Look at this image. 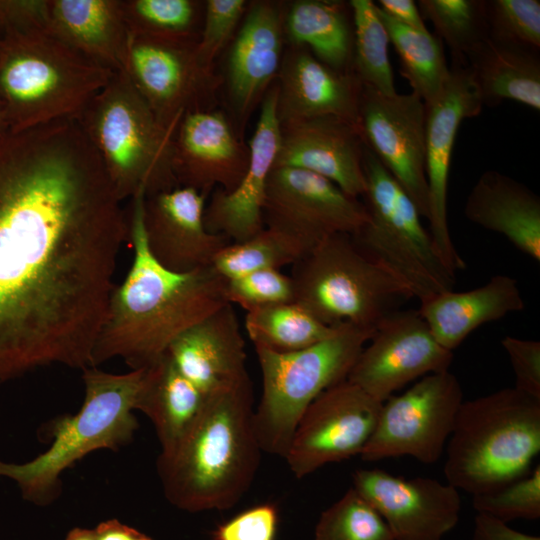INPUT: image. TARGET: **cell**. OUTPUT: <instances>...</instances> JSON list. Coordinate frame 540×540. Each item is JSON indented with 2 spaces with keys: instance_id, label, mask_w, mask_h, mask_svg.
Returning a JSON list of instances; mask_svg holds the SVG:
<instances>
[{
  "instance_id": "44dd1931",
  "label": "cell",
  "mask_w": 540,
  "mask_h": 540,
  "mask_svg": "<svg viewBox=\"0 0 540 540\" xmlns=\"http://www.w3.org/2000/svg\"><path fill=\"white\" fill-rule=\"evenodd\" d=\"M249 148L237 137L223 111L187 112L174 140V174L178 185L208 195L216 187L236 188L249 165Z\"/></svg>"
},
{
  "instance_id": "8fae6325",
  "label": "cell",
  "mask_w": 540,
  "mask_h": 540,
  "mask_svg": "<svg viewBox=\"0 0 540 540\" xmlns=\"http://www.w3.org/2000/svg\"><path fill=\"white\" fill-rule=\"evenodd\" d=\"M463 391L448 371L423 376L407 391L382 403L375 430L362 450L364 461L411 456L425 464L443 454Z\"/></svg>"
},
{
  "instance_id": "f35d334b",
  "label": "cell",
  "mask_w": 540,
  "mask_h": 540,
  "mask_svg": "<svg viewBox=\"0 0 540 540\" xmlns=\"http://www.w3.org/2000/svg\"><path fill=\"white\" fill-rule=\"evenodd\" d=\"M485 15L491 40L539 51V0L485 1Z\"/></svg>"
},
{
  "instance_id": "5b68a950",
  "label": "cell",
  "mask_w": 540,
  "mask_h": 540,
  "mask_svg": "<svg viewBox=\"0 0 540 540\" xmlns=\"http://www.w3.org/2000/svg\"><path fill=\"white\" fill-rule=\"evenodd\" d=\"M540 452V399L516 388L463 401L447 441V483L472 496L530 473Z\"/></svg>"
},
{
  "instance_id": "9c48e42d",
  "label": "cell",
  "mask_w": 540,
  "mask_h": 540,
  "mask_svg": "<svg viewBox=\"0 0 540 540\" xmlns=\"http://www.w3.org/2000/svg\"><path fill=\"white\" fill-rule=\"evenodd\" d=\"M374 332L342 324L332 336L298 351L255 349L262 394L254 428L262 451L284 458L307 407L322 392L347 380Z\"/></svg>"
},
{
  "instance_id": "7dc6e473",
  "label": "cell",
  "mask_w": 540,
  "mask_h": 540,
  "mask_svg": "<svg viewBox=\"0 0 540 540\" xmlns=\"http://www.w3.org/2000/svg\"><path fill=\"white\" fill-rule=\"evenodd\" d=\"M97 540H152L147 535L112 519L94 529Z\"/></svg>"
},
{
  "instance_id": "ab89813d",
  "label": "cell",
  "mask_w": 540,
  "mask_h": 540,
  "mask_svg": "<svg viewBox=\"0 0 540 540\" xmlns=\"http://www.w3.org/2000/svg\"><path fill=\"white\" fill-rule=\"evenodd\" d=\"M472 505L477 513L486 514L504 523L516 519H539L540 465L525 477L497 490L473 495Z\"/></svg>"
},
{
  "instance_id": "ac0fdd59",
  "label": "cell",
  "mask_w": 540,
  "mask_h": 540,
  "mask_svg": "<svg viewBox=\"0 0 540 540\" xmlns=\"http://www.w3.org/2000/svg\"><path fill=\"white\" fill-rule=\"evenodd\" d=\"M352 487L380 513L394 540H442L459 521L460 495L449 483L374 468L356 470Z\"/></svg>"
},
{
  "instance_id": "d6a6232c",
  "label": "cell",
  "mask_w": 540,
  "mask_h": 540,
  "mask_svg": "<svg viewBox=\"0 0 540 540\" xmlns=\"http://www.w3.org/2000/svg\"><path fill=\"white\" fill-rule=\"evenodd\" d=\"M330 327L296 302L278 303L247 312L245 329L255 349L289 353L312 346L332 336Z\"/></svg>"
},
{
  "instance_id": "4fadbf2b",
  "label": "cell",
  "mask_w": 540,
  "mask_h": 540,
  "mask_svg": "<svg viewBox=\"0 0 540 540\" xmlns=\"http://www.w3.org/2000/svg\"><path fill=\"white\" fill-rule=\"evenodd\" d=\"M367 220L364 203L327 178L298 168L271 170L263 205L264 226L288 236L306 254L332 235H354Z\"/></svg>"
},
{
  "instance_id": "ee69618b",
  "label": "cell",
  "mask_w": 540,
  "mask_h": 540,
  "mask_svg": "<svg viewBox=\"0 0 540 540\" xmlns=\"http://www.w3.org/2000/svg\"><path fill=\"white\" fill-rule=\"evenodd\" d=\"M501 345L515 374L514 388L540 399V342L506 336Z\"/></svg>"
},
{
  "instance_id": "5bb4252c",
  "label": "cell",
  "mask_w": 540,
  "mask_h": 540,
  "mask_svg": "<svg viewBox=\"0 0 540 540\" xmlns=\"http://www.w3.org/2000/svg\"><path fill=\"white\" fill-rule=\"evenodd\" d=\"M381 407L348 380L322 392L301 416L284 456L293 475L303 478L326 464L360 455Z\"/></svg>"
},
{
  "instance_id": "4dcf8cb0",
  "label": "cell",
  "mask_w": 540,
  "mask_h": 540,
  "mask_svg": "<svg viewBox=\"0 0 540 540\" xmlns=\"http://www.w3.org/2000/svg\"><path fill=\"white\" fill-rule=\"evenodd\" d=\"M349 3L298 0L284 18V32L292 45L304 46L329 67L353 73V25Z\"/></svg>"
},
{
  "instance_id": "2e32d148",
  "label": "cell",
  "mask_w": 540,
  "mask_h": 540,
  "mask_svg": "<svg viewBox=\"0 0 540 540\" xmlns=\"http://www.w3.org/2000/svg\"><path fill=\"white\" fill-rule=\"evenodd\" d=\"M359 127L365 145L427 219L426 108L422 99L413 92L387 96L363 85Z\"/></svg>"
},
{
  "instance_id": "60d3db41",
  "label": "cell",
  "mask_w": 540,
  "mask_h": 540,
  "mask_svg": "<svg viewBox=\"0 0 540 540\" xmlns=\"http://www.w3.org/2000/svg\"><path fill=\"white\" fill-rule=\"evenodd\" d=\"M225 292L229 303L247 312L294 299L292 279L279 269L258 270L226 280Z\"/></svg>"
},
{
  "instance_id": "e575fe53",
  "label": "cell",
  "mask_w": 540,
  "mask_h": 540,
  "mask_svg": "<svg viewBox=\"0 0 540 540\" xmlns=\"http://www.w3.org/2000/svg\"><path fill=\"white\" fill-rule=\"evenodd\" d=\"M129 33L198 40L204 4L195 0H120Z\"/></svg>"
},
{
  "instance_id": "e0dca14e",
  "label": "cell",
  "mask_w": 540,
  "mask_h": 540,
  "mask_svg": "<svg viewBox=\"0 0 540 540\" xmlns=\"http://www.w3.org/2000/svg\"><path fill=\"white\" fill-rule=\"evenodd\" d=\"M368 342L347 380L381 403L419 377L448 371L453 360L418 310L392 312Z\"/></svg>"
},
{
  "instance_id": "f546056e",
  "label": "cell",
  "mask_w": 540,
  "mask_h": 540,
  "mask_svg": "<svg viewBox=\"0 0 540 540\" xmlns=\"http://www.w3.org/2000/svg\"><path fill=\"white\" fill-rule=\"evenodd\" d=\"M205 396L176 367L165 353L145 368L136 410L153 423L161 453H170L196 416Z\"/></svg>"
},
{
  "instance_id": "f1b7e54d",
  "label": "cell",
  "mask_w": 540,
  "mask_h": 540,
  "mask_svg": "<svg viewBox=\"0 0 540 540\" xmlns=\"http://www.w3.org/2000/svg\"><path fill=\"white\" fill-rule=\"evenodd\" d=\"M465 59L483 105L495 107L510 100L540 110L539 51L487 37Z\"/></svg>"
},
{
  "instance_id": "74e56055",
  "label": "cell",
  "mask_w": 540,
  "mask_h": 540,
  "mask_svg": "<svg viewBox=\"0 0 540 540\" xmlns=\"http://www.w3.org/2000/svg\"><path fill=\"white\" fill-rule=\"evenodd\" d=\"M315 540H394L380 513L353 487L320 515Z\"/></svg>"
},
{
  "instance_id": "277c9868",
  "label": "cell",
  "mask_w": 540,
  "mask_h": 540,
  "mask_svg": "<svg viewBox=\"0 0 540 540\" xmlns=\"http://www.w3.org/2000/svg\"><path fill=\"white\" fill-rule=\"evenodd\" d=\"M114 73L57 38L47 16L0 25V100L12 131L76 119Z\"/></svg>"
},
{
  "instance_id": "b9f144b4",
  "label": "cell",
  "mask_w": 540,
  "mask_h": 540,
  "mask_svg": "<svg viewBox=\"0 0 540 540\" xmlns=\"http://www.w3.org/2000/svg\"><path fill=\"white\" fill-rule=\"evenodd\" d=\"M245 0H207L196 51L201 64L213 69L215 58L232 38L247 9Z\"/></svg>"
},
{
  "instance_id": "9a60e30c",
  "label": "cell",
  "mask_w": 540,
  "mask_h": 540,
  "mask_svg": "<svg viewBox=\"0 0 540 540\" xmlns=\"http://www.w3.org/2000/svg\"><path fill=\"white\" fill-rule=\"evenodd\" d=\"M481 101L465 57L453 55L449 78L426 108L425 169L429 197V234L442 264L456 276L466 264L452 242L447 194L453 147L461 123L481 113Z\"/></svg>"
},
{
  "instance_id": "7bdbcfd3",
  "label": "cell",
  "mask_w": 540,
  "mask_h": 540,
  "mask_svg": "<svg viewBox=\"0 0 540 540\" xmlns=\"http://www.w3.org/2000/svg\"><path fill=\"white\" fill-rule=\"evenodd\" d=\"M277 527V507L272 503L260 504L221 524L214 540H275Z\"/></svg>"
},
{
  "instance_id": "603a6c76",
  "label": "cell",
  "mask_w": 540,
  "mask_h": 540,
  "mask_svg": "<svg viewBox=\"0 0 540 540\" xmlns=\"http://www.w3.org/2000/svg\"><path fill=\"white\" fill-rule=\"evenodd\" d=\"M284 18L279 3L253 2L231 46L226 85L232 110L241 126L278 76L283 58Z\"/></svg>"
},
{
  "instance_id": "ffe728a7",
  "label": "cell",
  "mask_w": 540,
  "mask_h": 540,
  "mask_svg": "<svg viewBox=\"0 0 540 540\" xmlns=\"http://www.w3.org/2000/svg\"><path fill=\"white\" fill-rule=\"evenodd\" d=\"M364 148L360 129L343 119L322 116L286 121L280 123V142L273 168L313 172L358 198L366 190Z\"/></svg>"
},
{
  "instance_id": "7a4b0ae2",
  "label": "cell",
  "mask_w": 540,
  "mask_h": 540,
  "mask_svg": "<svg viewBox=\"0 0 540 540\" xmlns=\"http://www.w3.org/2000/svg\"><path fill=\"white\" fill-rule=\"evenodd\" d=\"M145 198L131 199L127 220L133 262L112 289L90 367L115 357L132 370L149 367L178 336L229 303L226 279L212 266L176 273L152 257L143 228Z\"/></svg>"
},
{
  "instance_id": "bcb514c9",
  "label": "cell",
  "mask_w": 540,
  "mask_h": 540,
  "mask_svg": "<svg viewBox=\"0 0 540 540\" xmlns=\"http://www.w3.org/2000/svg\"><path fill=\"white\" fill-rule=\"evenodd\" d=\"M376 5L396 22L418 31H428L418 5L413 0H379Z\"/></svg>"
},
{
  "instance_id": "f6af8a7d",
  "label": "cell",
  "mask_w": 540,
  "mask_h": 540,
  "mask_svg": "<svg viewBox=\"0 0 540 540\" xmlns=\"http://www.w3.org/2000/svg\"><path fill=\"white\" fill-rule=\"evenodd\" d=\"M472 540H540V537L519 532L496 518L477 513Z\"/></svg>"
},
{
  "instance_id": "ba28073f",
  "label": "cell",
  "mask_w": 540,
  "mask_h": 540,
  "mask_svg": "<svg viewBox=\"0 0 540 540\" xmlns=\"http://www.w3.org/2000/svg\"><path fill=\"white\" fill-rule=\"evenodd\" d=\"M296 302L321 323L375 331L413 298L407 287L364 254L349 234H335L293 264Z\"/></svg>"
},
{
  "instance_id": "d6986e66",
  "label": "cell",
  "mask_w": 540,
  "mask_h": 540,
  "mask_svg": "<svg viewBox=\"0 0 540 540\" xmlns=\"http://www.w3.org/2000/svg\"><path fill=\"white\" fill-rule=\"evenodd\" d=\"M207 195L177 187L145 198L143 228L147 248L164 268L188 273L212 266L216 255L232 243L209 232L204 224Z\"/></svg>"
},
{
  "instance_id": "cb8c5ba5",
  "label": "cell",
  "mask_w": 540,
  "mask_h": 540,
  "mask_svg": "<svg viewBox=\"0 0 540 540\" xmlns=\"http://www.w3.org/2000/svg\"><path fill=\"white\" fill-rule=\"evenodd\" d=\"M279 122L334 116L359 127L362 83L354 73L334 70L304 47L283 54L278 73ZM361 132V131H360Z\"/></svg>"
},
{
  "instance_id": "836d02e7",
  "label": "cell",
  "mask_w": 540,
  "mask_h": 540,
  "mask_svg": "<svg viewBox=\"0 0 540 540\" xmlns=\"http://www.w3.org/2000/svg\"><path fill=\"white\" fill-rule=\"evenodd\" d=\"M348 3L354 34L352 71L362 85L392 96L397 92L388 57L390 39L378 7L371 0Z\"/></svg>"
},
{
  "instance_id": "8d00e7d4",
  "label": "cell",
  "mask_w": 540,
  "mask_h": 540,
  "mask_svg": "<svg viewBox=\"0 0 540 540\" xmlns=\"http://www.w3.org/2000/svg\"><path fill=\"white\" fill-rule=\"evenodd\" d=\"M417 5L455 56L465 57L488 37L483 0H420Z\"/></svg>"
},
{
  "instance_id": "30bf717a",
  "label": "cell",
  "mask_w": 540,
  "mask_h": 540,
  "mask_svg": "<svg viewBox=\"0 0 540 540\" xmlns=\"http://www.w3.org/2000/svg\"><path fill=\"white\" fill-rule=\"evenodd\" d=\"M363 168L368 220L351 235L356 245L420 302L453 290L456 276L438 258L416 205L366 145Z\"/></svg>"
},
{
  "instance_id": "6da1fadb",
  "label": "cell",
  "mask_w": 540,
  "mask_h": 540,
  "mask_svg": "<svg viewBox=\"0 0 540 540\" xmlns=\"http://www.w3.org/2000/svg\"><path fill=\"white\" fill-rule=\"evenodd\" d=\"M76 119L0 135V382L90 367L127 214Z\"/></svg>"
},
{
  "instance_id": "3957f363",
  "label": "cell",
  "mask_w": 540,
  "mask_h": 540,
  "mask_svg": "<svg viewBox=\"0 0 540 540\" xmlns=\"http://www.w3.org/2000/svg\"><path fill=\"white\" fill-rule=\"evenodd\" d=\"M261 451L247 375L206 395L176 447L159 455L164 495L188 512L229 509L250 487Z\"/></svg>"
},
{
  "instance_id": "7c38bea8",
  "label": "cell",
  "mask_w": 540,
  "mask_h": 540,
  "mask_svg": "<svg viewBox=\"0 0 540 540\" xmlns=\"http://www.w3.org/2000/svg\"><path fill=\"white\" fill-rule=\"evenodd\" d=\"M197 41L129 33L122 72L166 126L214 109L221 80L199 61Z\"/></svg>"
},
{
  "instance_id": "4316f807",
  "label": "cell",
  "mask_w": 540,
  "mask_h": 540,
  "mask_svg": "<svg viewBox=\"0 0 540 540\" xmlns=\"http://www.w3.org/2000/svg\"><path fill=\"white\" fill-rule=\"evenodd\" d=\"M525 303L515 278L498 274L468 291H446L420 302V315L433 337L453 351L475 329L522 311Z\"/></svg>"
},
{
  "instance_id": "8992f818",
  "label": "cell",
  "mask_w": 540,
  "mask_h": 540,
  "mask_svg": "<svg viewBox=\"0 0 540 540\" xmlns=\"http://www.w3.org/2000/svg\"><path fill=\"white\" fill-rule=\"evenodd\" d=\"M145 368L112 374L83 369L85 396L79 412L57 418L49 432L51 446L33 460H0V476L13 480L26 501L47 505L60 494V475L76 461L98 449H113L133 438L138 423L133 415Z\"/></svg>"
},
{
  "instance_id": "484cf974",
  "label": "cell",
  "mask_w": 540,
  "mask_h": 540,
  "mask_svg": "<svg viewBox=\"0 0 540 540\" xmlns=\"http://www.w3.org/2000/svg\"><path fill=\"white\" fill-rule=\"evenodd\" d=\"M464 215L540 261V198L524 184L498 171H485L467 196Z\"/></svg>"
},
{
  "instance_id": "681fc988",
  "label": "cell",
  "mask_w": 540,
  "mask_h": 540,
  "mask_svg": "<svg viewBox=\"0 0 540 540\" xmlns=\"http://www.w3.org/2000/svg\"><path fill=\"white\" fill-rule=\"evenodd\" d=\"M10 130L5 107L0 100V135Z\"/></svg>"
},
{
  "instance_id": "c3c4849f",
  "label": "cell",
  "mask_w": 540,
  "mask_h": 540,
  "mask_svg": "<svg viewBox=\"0 0 540 540\" xmlns=\"http://www.w3.org/2000/svg\"><path fill=\"white\" fill-rule=\"evenodd\" d=\"M65 540H97L94 530L74 528L72 529Z\"/></svg>"
},
{
  "instance_id": "83f0119b",
  "label": "cell",
  "mask_w": 540,
  "mask_h": 540,
  "mask_svg": "<svg viewBox=\"0 0 540 540\" xmlns=\"http://www.w3.org/2000/svg\"><path fill=\"white\" fill-rule=\"evenodd\" d=\"M46 8L57 38L111 71H123L129 31L120 0H46Z\"/></svg>"
},
{
  "instance_id": "d4e9b609",
  "label": "cell",
  "mask_w": 540,
  "mask_h": 540,
  "mask_svg": "<svg viewBox=\"0 0 540 540\" xmlns=\"http://www.w3.org/2000/svg\"><path fill=\"white\" fill-rule=\"evenodd\" d=\"M166 353L204 396L248 375L245 340L231 303L183 332Z\"/></svg>"
},
{
  "instance_id": "7402d4cb",
  "label": "cell",
  "mask_w": 540,
  "mask_h": 540,
  "mask_svg": "<svg viewBox=\"0 0 540 540\" xmlns=\"http://www.w3.org/2000/svg\"><path fill=\"white\" fill-rule=\"evenodd\" d=\"M278 87L264 95L259 119L249 141L248 169L235 189H216L204 210L206 229L231 242H242L260 232L267 180L273 169L280 142L277 116Z\"/></svg>"
},
{
  "instance_id": "52a82bcc",
  "label": "cell",
  "mask_w": 540,
  "mask_h": 540,
  "mask_svg": "<svg viewBox=\"0 0 540 540\" xmlns=\"http://www.w3.org/2000/svg\"><path fill=\"white\" fill-rule=\"evenodd\" d=\"M76 120L122 202L179 187L173 166L178 126L164 125L124 72H115Z\"/></svg>"
},
{
  "instance_id": "d590c367",
  "label": "cell",
  "mask_w": 540,
  "mask_h": 540,
  "mask_svg": "<svg viewBox=\"0 0 540 540\" xmlns=\"http://www.w3.org/2000/svg\"><path fill=\"white\" fill-rule=\"evenodd\" d=\"M306 253L283 233L264 227L242 242H232L216 255L212 267L229 280L254 271L293 265Z\"/></svg>"
},
{
  "instance_id": "1f68e13d",
  "label": "cell",
  "mask_w": 540,
  "mask_h": 540,
  "mask_svg": "<svg viewBox=\"0 0 540 540\" xmlns=\"http://www.w3.org/2000/svg\"><path fill=\"white\" fill-rule=\"evenodd\" d=\"M379 14L399 57L402 76L412 92L429 106L440 95L450 75L442 41L429 31L396 22L380 10Z\"/></svg>"
}]
</instances>
